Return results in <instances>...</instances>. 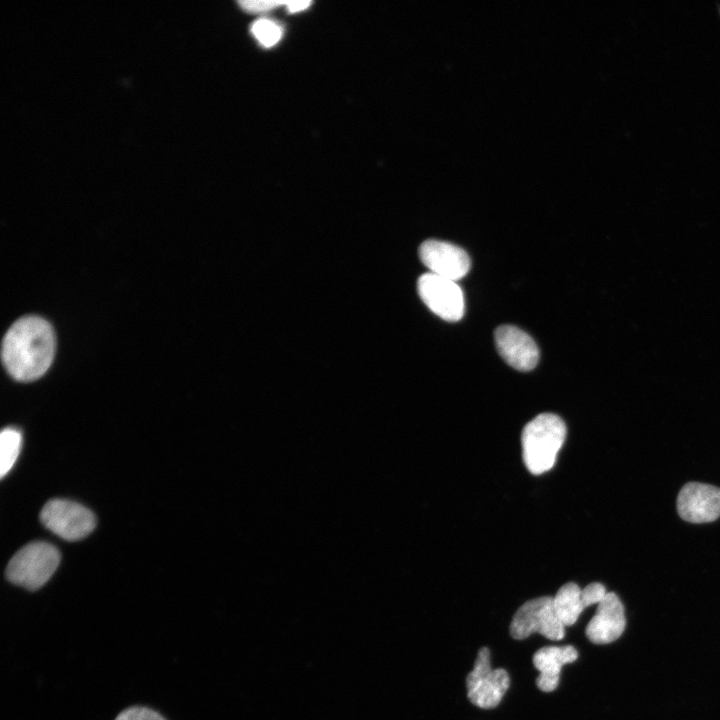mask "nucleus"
Listing matches in <instances>:
<instances>
[{
    "mask_svg": "<svg viewBox=\"0 0 720 720\" xmlns=\"http://www.w3.org/2000/svg\"><path fill=\"white\" fill-rule=\"evenodd\" d=\"M54 352L53 329L37 316L16 321L3 339V363L9 374L19 381H32L42 376L50 367Z\"/></svg>",
    "mask_w": 720,
    "mask_h": 720,
    "instance_id": "nucleus-1",
    "label": "nucleus"
},
{
    "mask_svg": "<svg viewBox=\"0 0 720 720\" xmlns=\"http://www.w3.org/2000/svg\"><path fill=\"white\" fill-rule=\"evenodd\" d=\"M563 419L553 413H541L529 421L521 434L522 457L534 475L550 470L566 438Z\"/></svg>",
    "mask_w": 720,
    "mask_h": 720,
    "instance_id": "nucleus-2",
    "label": "nucleus"
},
{
    "mask_svg": "<svg viewBox=\"0 0 720 720\" xmlns=\"http://www.w3.org/2000/svg\"><path fill=\"white\" fill-rule=\"evenodd\" d=\"M59 563L60 553L53 545L32 542L18 550L10 559L6 577L15 585L37 590L51 578Z\"/></svg>",
    "mask_w": 720,
    "mask_h": 720,
    "instance_id": "nucleus-3",
    "label": "nucleus"
},
{
    "mask_svg": "<svg viewBox=\"0 0 720 720\" xmlns=\"http://www.w3.org/2000/svg\"><path fill=\"white\" fill-rule=\"evenodd\" d=\"M510 678L503 668L492 669L490 651L487 647L478 650L473 669L466 677L469 701L482 709L495 708L509 688Z\"/></svg>",
    "mask_w": 720,
    "mask_h": 720,
    "instance_id": "nucleus-4",
    "label": "nucleus"
},
{
    "mask_svg": "<svg viewBox=\"0 0 720 720\" xmlns=\"http://www.w3.org/2000/svg\"><path fill=\"white\" fill-rule=\"evenodd\" d=\"M509 632L517 640L540 633L550 640H561L565 635V626L558 619L553 597L542 596L523 603L515 612Z\"/></svg>",
    "mask_w": 720,
    "mask_h": 720,
    "instance_id": "nucleus-5",
    "label": "nucleus"
},
{
    "mask_svg": "<svg viewBox=\"0 0 720 720\" xmlns=\"http://www.w3.org/2000/svg\"><path fill=\"white\" fill-rule=\"evenodd\" d=\"M40 520L47 529L68 541L88 536L96 524L89 509L65 499L48 501L41 510Z\"/></svg>",
    "mask_w": 720,
    "mask_h": 720,
    "instance_id": "nucleus-6",
    "label": "nucleus"
},
{
    "mask_svg": "<svg viewBox=\"0 0 720 720\" xmlns=\"http://www.w3.org/2000/svg\"><path fill=\"white\" fill-rule=\"evenodd\" d=\"M417 290L424 304L440 318L458 321L463 317L464 295L456 281L428 272L419 277Z\"/></svg>",
    "mask_w": 720,
    "mask_h": 720,
    "instance_id": "nucleus-7",
    "label": "nucleus"
},
{
    "mask_svg": "<svg viewBox=\"0 0 720 720\" xmlns=\"http://www.w3.org/2000/svg\"><path fill=\"white\" fill-rule=\"evenodd\" d=\"M421 262L431 273L457 281L470 269V258L465 250L449 242L428 239L419 247Z\"/></svg>",
    "mask_w": 720,
    "mask_h": 720,
    "instance_id": "nucleus-8",
    "label": "nucleus"
},
{
    "mask_svg": "<svg viewBox=\"0 0 720 720\" xmlns=\"http://www.w3.org/2000/svg\"><path fill=\"white\" fill-rule=\"evenodd\" d=\"M679 516L690 523H707L720 517V488L699 483L685 484L677 497Z\"/></svg>",
    "mask_w": 720,
    "mask_h": 720,
    "instance_id": "nucleus-9",
    "label": "nucleus"
},
{
    "mask_svg": "<svg viewBox=\"0 0 720 720\" xmlns=\"http://www.w3.org/2000/svg\"><path fill=\"white\" fill-rule=\"evenodd\" d=\"M494 338L499 354L511 367L519 371H529L537 365L538 347L520 328L501 325L495 330Z\"/></svg>",
    "mask_w": 720,
    "mask_h": 720,
    "instance_id": "nucleus-10",
    "label": "nucleus"
},
{
    "mask_svg": "<svg viewBox=\"0 0 720 720\" xmlns=\"http://www.w3.org/2000/svg\"><path fill=\"white\" fill-rule=\"evenodd\" d=\"M624 606L614 592H607L598 604L595 615L586 626V637L594 644H609L624 632Z\"/></svg>",
    "mask_w": 720,
    "mask_h": 720,
    "instance_id": "nucleus-11",
    "label": "nucleus"
},
{
    "mask_svg": "<svg viewBox=\"0 0 720 720\" xmlns=\"http://www.w3.org/2000/svg\"><path fill=\"white\" fill-rule=\"evenodd\" d=\"M578 658L577 650L571 646H545L533 655L534 667L540 672L536 678L537 687L543 692L555 690L559 684V676L563 665L572 663Z\"/></svg>",
    "mask_w": 720,
    "mask_h": 720,
    "instance_id": "nucleus-12",
    "label": "nucleus"
},
{
    "mask_svg": "<svg viewBox=\"0 0 720 720\" xmlns=\"http://www.w3.org/2000/svg\"><path fill=\"white\" fill-rule=\"evenodd\" d=\"M553 606L564 626L573 625L586 608L582 599V589L574 582L565 583L553 597Z\"/></svg>",
    "mask_w": 720,
    "mask_h": 720,
    "instance_id": "nucleus-13",
    "label": "nucleus"
},
{
    "mask_svg": "<svg viewBox=\"0 0 720 720\" xmlns=\"http://www.w3.org/2000/svg\"><path fill=\"white\" fill-rule=\"evenodd\" d=\"M22 443L19 430L7 427L0 435V475L3 478L13 467L18 458Z\"/></svg>",
    "mask_w": 720,
    "mask_h": 720,
    "instance_id": "nucleus-14",
    "label": "nucleus"
},
{
    "mask_svg": "<svg viewBox=\"0 0 720 720\" xmlns=\"http://www.w3.org/2000/svg\"><path fill=\"white\" fill-rule=\"evenodd\" d=\"M251 31L256 39L265 47H271L276 44L282 36V28L272 20L259 19L255 21L251 27Z\"/></svg>",
    "mask_w": 720,
    "mask_h": 720,
    "instance_id": "nucleus-15",
    "label": "nucleus"
},
{
    "mask_svg": "<svg viewBox=\"0 0 720 720\" xmlns=\"http://www.w3.org/2000/svg\"><path fill=\"white\" fill-rule=\"evenodd\" d=\"M115 720H166L156 711L141 706H133L119 713Z\"/></svg>",
    "mask_w": 720,
    "mask_h": 720,
    "instance_id": "nucleus-16",
    "label": "nucleus"
},
{
    "mask_svg": "<svg viewBox=\"0 0 720 720\" xmlns=\"http://www.w3.org/2000/svg\"><path fill=\"white\" fill-rule=\"evenodd\" d=\"M606 588L603 584L594 582L588 584L582 589V599L585 607H589L593 604H599L606 596Z\"/></svg>",
    "mask_w": 720,
    "mask_h": 720,
    "instance_id": "nucleus-17",
    "label": "nucleus"
},
{
    "mask_svg": "<svg viewBox=\"0 0 720 720\" xmlns=\"http://www.w3.org/2000/svg\"><path fill=\"white\" fill-rule=\"evenodd\" d=\"M286 4V1L277 0H256V1H239V5L248 12H265L269 11L277 6Z\"/></svg>",
    "mask_w": 720,
    "mask_h": 720,
    "instance_id": "nucleus-18",
    "label": "nucleus"
},
{
    "mask_svg": "<svg viewBox=\"0 0 720 720\" xmlns=\"http://www.w3.org/2000/svg\"><path fill=\"white\" fill-rule=\"evenodd\" d=\"M311 4V1H286V6L289 12L295 13L306 9Z\"/></svg>",
    "mask_w": 720,
    "mask_h": 720,
    "instance_id": "nucleus-19",
    "label": "nucleus"
}]
</instances>
